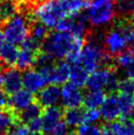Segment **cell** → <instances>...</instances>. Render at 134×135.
Masks as SVG:
<instances>
[{"mask_svg":"<svg viewBox=\"0 0 134 135\" xmlns=\"http://www.w3.org/2000/svg\"><path fill=\"white\" fill-rule=\"evenodd\" d=\"M84 38L76 37L70 32H49L41 44V52L52 59L61 60L77 46H83Z\"/></svg>","mask_w":134,"mask_h":135,"instance_id":"obj_1","label":"cell"},{"mask_svg":"<svg viewBox=\"0 0 134 135\" xmlns=\"http://www.w3.org/2000/svg\"><path fill=\"white\" fill-rule=\"evenodd\" d=\"M36 21L37 20L33 12H21L5 23L0 29L7 42L19 45L30 36L31 27Z\"/></svg>","mask_w":134,"mask_h":135,"instance_id":"obj_2","label":"cell"},{"mask_svg":"<svg viewBox=\"0 0 134 135\" xmlns=\"http://www.w3.org/2000/svg\"><path fill=\"white\" fill-rule=\"evenodd\" d=\"M34 16L39 22L47 28H52L62 18L66 17L59 0H45L33 10Z\"/></svg>","mask_w":134,"mask_h":135,"instance_id":"obj_3","label":"cell"},{"mask_svg":"<svg viewBox=\"0 0 134 135\" xmlns=\"http://www.w3.org/2000/svg\"><path fill=\"white\" fill-rule=\"evenodd\" d=\"M89 22L93 26H103L113 19L114 1L113 0H91L88 6Z\"/></svg>","mask_w":134,"mask_h":135,"instance_id":"obj_4","label":"cell"},{"mask_svg":"<svg viewBox=\"0 0 134 135\" xmlns=\"http://www.w3.org/2000/svg\"><path fill=\"white\" fill-rule=\"evenodd\" d=\"M104 49L113 56L126 49V38L116 26L113 25L111 30L104 35L103 40Z\"/></svg>","mask_w":134,"mask_h":135,"instance_id":"obj_5","label":"cell"},{"mask_svg":"<svg viewBox=\"0 0 134 135\" xmlns=\"http://www.w3.org/2000/svg\"><path fill=\"white\" fill-rule=\"evenodd\" d=\"M84 94L72 83H64L61 88V102L63 109L82 107Z\"/></svg>","mask_w":134,"mask_h":135,"instance_id":"obj_6","label":"cell"},{"mask_svg":"<svg viewBox=\"0 0 134 135\" xmlns=\"http://www.w3.org/2000/svg\"><path fill=\"white\" fill-rule=\"evenodd\" d=\"M100 116L104 121L109 122L119 118L120 110L118 105V96L116 93L107 95V98L100 107Z\"/></svg>","mask_w":134,"mask_h":135,"instance_id":"obj_7","label":"cell"},{"mask_svg":"<svg viewBox=\"0 0 134 135\" xmlns=\"http://www.w3.org/2000/svg\"><path fill=\"white\" fill-rule=\"evenodd\" d=\"M35 97L44 108L56 105L61 99V89L58 85L49 84V86L44 87L41 90L39 91Z\"/></svg>","mask_w":134,"mask_h":135,"instance_id":"obj_8","label":"cell"},{"mask_svg":"<svg viewBox=\"0 0 134 135\" xmlns=\"http://www.w3.org/2000/svg\"><path fill=\"white\" fill-rule=\"evenodd\" d=\"M47 83L37 69H28L25 70L22 75V87L31 93H37L41 90Z\"/></svg>","mask_w":134,"mask_h":135,"instance_id":"obj_9","label":"cell"},{"mask_svg":"<svg viewBox=\"0 0 134 135\" xmlns=\"http://www.w3.org/2000/svg\"><path fill=\"white\" fill-rule=\"evenodd\" d=\"M63 117V108L52 105L49 108H45L44 113L41 114L42 119V132L45 135H49L53 127Z\"/></svg>","mask_w":134,"mask_h":135,"instance_id":"obj_10","label":"cell"},{"mask_svg":"<svg viewBox=\"0 0 134 135\" xmlns=\"http://www.w3.org/2000/svg\"><path fill=\"white\" fill-rule=\"evenodd\" d=\"M36 97L33 93H31L26 89H20L19 91L15 92L14 94L9 95L8 98V107L14 109L17 113L22 112L27 107L35 102Z\"/></svg>","mask_w":134,"mask_h":135,"instance_id":"obj_11","label":"cell"},{"mask_svg":"<svg viewBox=\"0 0 134 135\" xmlns=\"http://www.w3.org/2000/svg\"><path fill=\"white\" fill-rule=\"evenodd\" d=\"M2 87L8 95L14 94L22 88V74L18 68L10 67L4 70Z\"/></svg>","mask_w":134,"mask_h":135,"instance_id":"obj_12","label":"cell"},{"mask_svg":"<svg viewBox=\"0 0 134 135\" xmlns=\"http://www.w3.org/2000/svg\"><path fill=\"white\" fill-rule=\"evenodd\" d=\"M112 69L113 68H100L91 72L88 76L85 87H87L89 91L104 90Z\"/></svg>","mask_w":134,"mask_h":135,"instance_id":"obj_13","label":"cell"},{"mask_svg":"<svg viewBox=\"0 0 134 135\" xmlns=\"http://www.w3.org/2000/svg\"><path fill=\"white\" fill-rule=\"evenodd\" d=\"M71 71V65L67 61H59L58 63H54L52 70L50 72L47 83L55 84V85H63L69 79Z\"/></svg>","mask_w":134,"mask_h":135,"instance_id":"obj_14","label":"cell"},{"mask_svg":"<svg viewBox=\"0 0 134 135\" xmlns=\"http://www.w3.org/2000/svg\"><path fill=\"white\" fill-rule=\"evenodd\" d=\"M22 5V0H0V28L21 11Z\"/></svg>","mask_w":134,"mask_h":135,"instance_id":"obj_15","label":"cell"},{"mask_svg":"<svg viewBox=\"0 0 134 135\" xmlns=\"http://www.w3.org/2000/svg\"><path fill=\"white\" fill-rule=\"evenodd\" d=\"M18 53L19 49L17 45H12L10 42H4L0 49V62L7 68L14 67L16 65Z\"/></svg>","mask_w":134,"mask_h":135,"instance_id":"obj_16","label":"cell"},{"mask_svg":"<svg viewBox=\"0 0 134 135\" xmlns=\"http://www.w3.org/2000/svg\"><path fill=\"white\" fill-rule=\"evenodd\" d=\"M85 108L78 107V108H70V109H63V118L64 122L67 126L70 127H78L79 125L84 123V116H85Z\"/></svg>","mask_w":134,"mask_h":135,"instance_id":"obj_17","label":"cell"},{"mask_svg":"<svg viewBox=\"0 0 134 135\" xmlns=\"http://www.w3.org/2000/svg\"><path fill=\"white\" fill-rule=\"evenodd\" d=\"M40 53L41 52H35L33 50L26 49H21V50L19 49L15 66H17L19 70H23V71L33 68Z\"/></svg>","mask_w":134,"mask_h":135,"instance_id":"obj_18","label":"cell"},{"mask_svg":"<svg viewBox=\"0 0 134 135\" xmlns=\"http://www.w3.org/2000/svg\"><path fill=\"white\" fill-rule=\"evenodd\" d=\"M119 119H134V95L119 94Z\"/></svg>","mask_w":134,"mask_h":135,"instance_id":"obj_19","label":"cell"},{"mask_svg":"<svg viewBox=\"0 0 134 135\" xmlns=\"http://www.w3.org/2000/svg\"><path fill=\"white\" fill-rule=\"evenodd\" d=\"M19 121L18 113L9 107L0 109V131L6 133L10 128Z\"/></svg>","mask_w":134,"mask_h":135,"instance_id":"obj_20","label":"cell"},{"mask_svg":"<svg viewBox=\"0 0 134 135\" xmlns=\"http://www.w3.org/2000/svg\"><path fill=\"white\" fill-rule=\"evenodd\" d=\"M44 109H45V108L37 100H35V102H33L29 107H27L22 112L18 113L19 121L21 123L27 125V123H29L31 120L41 116V114L44 113Z\"/></svg>","mask_w":134,"mask_h":135,"instance_id":"obj_21","label":"cell"},{"mask_svg":"<svg viewBox=\"0 0 134 135\" xmlns=\"http://www.w3.org/2000/svg\"><path fill=\"white\" fill-rule=\"evenodd\" d=\"M89 76V72L86 70L80 63L71 65V71L69 75L70 83L79 89H82L86 86V82Z\"/></svg>","mask_w":134,"mask_h":135,"instance_id":"obj_22","label":"cell"},{"mask_svg":"<svg viewBox=\"0 0 134 135\" xmlns=\"http://www.w3.org/2000/svg\"><path fill=\"white\" fill-rule=\"evenodd\" d=\"M107 95L108 94L103 90L89 91V93L84 95L82 105L85 109H98L104 103Z\"/></svg>","mask_w":134,"mask_h":135,"instance_id":"obj_23","label":"cell"},{"mask_svg":"<svg viewBox=\"0 0 134 135\" xmlns=\"http://www.w3.org/2000/svg\"><path fill=\"white\" fill-rule=\"evenodd\" d=\"M91 0H59L66 16L73 15L89 6Z\"/></svg>","mask_w":134,"mask_h":135,"instance_id":"obj_24","label":"cell"},{"mask_svg":"<svg viewBox=\"0 0 134 135\" xmlns=\"http://www.w3.org/2000/svg\"><path fill=\"white\" fill-rule=\"evenodd\" d=\"M114 12L117 18H129L134 14V0H116Z\"/></svg>","mask_w":134,"mask_h":135,"instance_id":"obj_25","label":"cell"},{"mask_svg":"<svg viewBox=\"0 0 134 135\" xmlns=\"http://www.w3.org/2000/svg\"><path fill=\"white\" fill-rule=\"evenodd\" d=\"M49 32L50 31H49V28L45 25H44L42 23L39 22V21H36V22H34V24L31 27L30 37L39 42L42 44L44 40L46 38V36L49 35Z\"/></svg>","mask_w":134,"mask_h":135,"instance_id":"obj_26","label":"cell"},{"mask_svg":"<svg viewBox=\"0 0 134 135\" xmlns=\"http://www.w3.org/2000/svg\"><path fill=\"white\" fill-rule=\"evenodd\" d=\"M77 135H103L100 126L98 124L91 123H83L77 127V130H75Z\"/></svg>","mask_w":134,"mask_h":135,"instance_id":"obj_27","label":"cell"},{"mask_svg":"<svg viewBox=\"0 0 134 135\" xmlns=\"http://www.w3.org/2000/svg\"><path fill=\"white\" fill-rule=\"evenodd\" d=\"M117 92L119 94L134 95V79L126 77L119 80Z\"/></svg>","mask_w":134,"mask_h":135,"instance_id":"obj_28","label":"cell"},{"mask_svg":"<svg viewBox=\"0 0 134 135\" xmlns=\"http://www.w3.org/2000/svg\"><path fill=\"white\" fill-rule=\"evenodd\" d=\"M100 110H98L97 109H86L85 116H84V123H95V122L100 120Z\"/></svg>","mask_w":134,"mask_h":135,"instance_id":"obj_29","label":"cell"},{"mask_svg":"<svg viewBox=\"0 0 134 135\" xmlns=\"http://www.w3.org/2000/svg\"><path fill=\"white\" fill-rule=\"evenodd\" d=\"M30 131L29 128L26 124L18 122L15 125H13L9 130H8L5 135H26L28 132Z\"/></svg>","mask_w":134,"mask_h":135,"instance_id":"obj_30","label":"cell"},{"mask_svg":"<svg viewBox=\"0 0 134 135\" xmlns=\"http://www.w3.org/2000/svg\"><path fill=\"white\" fill-rule=\"evenodd\" d=\"M27 126H28L30 131L41 132L42 131V119H41V116L31 120L29 123H27Z\"/></svg>","mask_w":134,"mask_h":135,"instance_id":"obj_31","label":"cell"},{"mask_svg":"<svg viewBox=\"0 0 134 135\" xmlns=\"http://www.w3.org/2000/svg\"><path fill=\"white\" fill-rule=\"evenodd\" d=\"M68 133V127L67 124L64 121H59L53 127L49 135H66Z\"/></svg>","mask_w":134,"mask_h":135,"instance_id":"obj_32","label":"cell"},{"mask_svg":"<svg viewBox=\"0 0 134 135\" xmlns=\"http://www.w3.org/2000/svg\"><path fill=\"white\" fill-rule=\"evenodd\" d=\"M8 98H9V95L4 90L0 89V109L6 108L8 105Z\"/></svg>","mask_w":134,"mask_h":135,"instance_id":"obj_33","label":"cell"},{"mask_svg":"<svg viewBox=\"0 0 134 135\" xmlns=\"http://www.w3.org/2000/svg\"><path fill=\"white\" fill-rule=\"evenodd\" d=\"M124 70H125V74H126L127 77H129V78H131V79H134V57H133V59L131 60L130 63L124 68Z\"/></svg>","mask_w":134,"mask_h":135,"instance_id":"obj_34","label":"cell"},{"mask_svg":"<svg viewBox=\"0 0 134 135\" xmlns=\"http://www.w3.org/2000/svg\"><path fill=\"white\" fill-rule=\"evenodd\" d=\"M5 42V38H4V35L2 33V31L0 29V49H1V46L3 45V44Z\"/></svg>","mask_w":134,"mask_h":135,"instance_id":"obj_35","label":"cell"},{"mask_svg":"<svg viewBox=\"0 0 134 135\" xmlns=\"http://www.w3.org/2000/svg\"><path fill=\"white\" fill-rule=\"evenodd\" d=\"M26 135H42L41 132H35V131H29Z\"/></svg>","mask_w":134,"mask_h":135,"instance_id":"obj_36","label":"cell"},{"mask_svg":"<svg viewBox=\"0 0 134 135\" xmlns=\"http://www.w3.org/2000/svg\"><path fill=\"white\" fill-rule=\"evenodd\" d=\"M66 135H77V133H76V131H70V132H68Z\"/></svg>","mask_w":134,"mask_h":135,"instance_id":"obj_37","label":"cell"},{"mask_svg":"<svg viewBox=\"0 0 134 135\" xmlns=\"http://www.w3.org/2000/svg\"><path fill=\"white\" fill-rule=\"evenodd\" d=\"M0 135H5V133H3V132L0 131Z\"/></svg>","mask_w":134,"mask_h":135,"instance_id":"obj_38","label":"cell"}]
</instances>
